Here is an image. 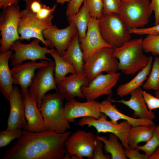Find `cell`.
<instances>
[{
	"label": "cell",
	"mask_w": 159,
	"mask_h": 159,
	"mask_svg": "<svg viewBox=\"0 0 159 159\" xmlns=\"http://www.w3.org/2000/svg\"><path fill=\"white\" fill-rule=\"evenodd\" d=\"M79 36L77 33L72 40L62 56L64 59L72 64L75 67L77 73L84 72L83 55L80 43Z\"/></svg>",
	"instance_id": "25"
},
{
	"label": "cell",
	"mask_w": 159,
	"mask_h": 159,
	"mask_svg": "<svg viewBox=\"0 0 159 159\" xmlns=\"http://www.w3.org/2000/svg\"><path fill=\"white\" fill-rule=\"evenodd\" d=\"M142 87L146 90L155 91L159 88V57L155 58L149 76Z\"/></svg>",
	"instance_id": "30"
},
{
	"label": "cell",
	"mask_w": 159,
	"mask_h": 159,
	"mask_svg": "<svg viewBox=\"0 0 159 159\" xmlns=\"http://www.w3.org/2000/svg\"><path fill=\"white\" fill-rule=\"evenodd\" d=\"M153 58L149 57L147 66L139 72L138 74L129 82L119 85L117 90V94L121 97L130 94L132 91L141 87L144 82L148 79L152 67Z\"/></svg>",
	"instance_id": "24"
},
{
	"label": "cell",
	"mask_w": 159,
	"mask_h": 159,
	"mask_svg": "<svg viewBox=\"0 0 159 159\" xmlns=\"http://www.w3.org/2000/svg\"><path fill=\"white\" fill-rule=\"evenodd\" d=\"M142 90L140 87L132 91L130 94V99L127 100H114L111 99L110 96L108 98L112 102L121 103L132 110L134 118L153 120L155 118V115L152 110L148 109L143 97Z\"/></svg>",
	"instance_id": "21"
},
{
	"label": "cell",
	"mask_w": 159,
	"mask_h": 159,
	"mask_svg": "<svg viewBox=\"0 0 159 159\" xmlns=\"http://www.w3.org/2000/svg\"><path fill=\"white\" fill-rule=\"evenodd\" d=\"M106 119L107 116L105 115L99 119L90 117H82L77 124L81 126L87 125L89 127H93L99 133L114 134L118 137L125 149H129L130 147L127 143V136L131 125L126 120L115 124Z\"/></svg>",
	"instance_id": "11"
},
{
	"label": "cell",
	"mask_w": 159,
	"mask_h": 159,
	"mask_svg": "<svg viewBox=\"0 0 159 159\" xmlns=\"http://www.w3.org/2000/svg\"><path fill=\"white\" fill-rule=\"evenodd\" d=\"M152 12L149 0H122L119 14L130 29L143 28Z\"/></svg>",
	"instance_id": "6"
},
{
	"label": "cell",
	"mask_w": 159,
	"mask_h": 159,
	"mask_svg": "<svg viewBox=\"0 0 159 159\" xmlns=\"http://www.w3.org/2000/svg\"><path fill=\"white\" fill-rule=\"evenodd\" d=\"M49 63L37 70L29 87V94L35 100L39 110L47 93L52 90H57L54 76L55 63L51 60Z\"/></svg>",
	"instance_id": "9"
},
{
	"label": "cell",
	"mask_w": 159,
	"mask_h": 159,
	"mask_svg": "<svg viewBox=\"0 0 159 159\" xmlns=\"http://www.w3.org/2000/svg\"><path fill=\"white\" fill-rule=\"evenodd\" d=\"M143 50L147 53L150 52L153 55H159V34H149L143 39Z\"/></svg>",
	"instance_id": "32"
},
{
	"label": "cell",
	"mask_w": 159,
	"mask_h": 159,
	"mask_svg": "<svg viewBox=\"0 0 159 159\" xmlns=\"http://www.w3.org/2000/svg\"><path fill=\"white\" fill-rule=\"evenodd\" d=\"M97 139L91 132L77 130L69 136L65 142L66 153L70 157L77 155L80 159H83V157L92 159Z\"/></svg>",
	"instance_id": "12"
},
{
	"label": "cell",
	"mask_w": 159,
	"mask_h": 159,
	"mask_svg": "<svg viewBox=\"0 0 159 159\" xmlns=\"http://www.w3.org/2000/svg\"><path fill=\"white\" fill-rule=\"evenodd\" d=\"M92 17L99 19L103 15L102 0H85Z\"/></svg>",
	"instance_id": "33"
},
{
	"label": "cell",
	"mask_w": 159,
	"mask_h": 159,
	"mask_svg": "<svg viewBox=\"0 0 159 159\" xmlns=\"http://www.w3.org/2000/svg\"><path fill=\"white\" fill-rule=\"evenodd\" d=\"M50 54L54 59L55 63L54 76L57 84L64 79L67 74L77 73L73 65L64 59L56 49H54Z\"/></svg>",
	"instance_id": "29"
},
{
	"label": "cell",
	"mask_w": 159,
	"mask_h": 159,
	"mask_svg": "<svg viewBox=\"0 0 159 159\" xmlns=\"http://www.w3.org/2000/svg\"><path fill=\"white\" fill-rule=\"evenodd\" d=\"M25 2L26 5L29 4L32 1L34 0H23ZM40 1H42L43 0H37Z\"/></svg>",
	"instance_id": "46"
},
{
	"label": "cell",
	"mask_w": 159,
	"mask_h": 159,
	"mask_svg": "<svg viewBox=\"0 0 159 159\" xmlns=\"http://www.w3.org/2000/svg\"><path fill=\"white\" fill-rule=\"evenodd\" d=\"M21 12L22 16L19 20L18 29L20 35V40L30 41L32 38L37 39L45 47H49V43L43 37V32L47 29L56 26L52 23L53 14L47 19H41L26 8Z\"/></svg>",
	"instance_id": "5"
},
{
	"label": "cell",
	"mask_w": 159,
	"mask_h": 159,
	"mask_svg": "<svg viewBox=\"0 0 159 159\" xmlns=\"http://www.w3.org/2000/svg\"><path fill=\"white\" fill-rule=\"evenodd\" d=\"M64 97L58 90L43 97L39 109L46 130L63 133L70 128L64 114Z\"/></svg>",
	"instance_id": "3"
},
{
	"label": "cell",
	"mask_w": 159,
	"mask_h": 159,
	"mask_svg": "<svg viewBox=\"0 0 159 159\" xmlns=\"http://www.w3.org/2000/svg\"><path fill=\"white\" fill-rule=\"evenodd\" d=\"M25 104V114L27 126L25 129L36 132L46 130L41 113L35 100L26 92L20 90Z\"/></svg>",
	"instance_id": "20"
},
{
	"label": "cell",
	"mask_w": 159,
	"mask_h": 159,
	"mask_svg": "<svg viewBox=\"0 0 159 159\" xmlns=\"http://www.w3.org/2000/svg\"><path fill=\"white\" fill-rule=\"evenodd\" d=\"M85 0H70L67 5L66 15L67 17L73 16L79 11Z\"/></svg>",
	"instance_id": "39"
},
{
	"label": "cell",
	"mask_w": 159,
	"mask_h": 159,
	"mask_svg": "<svg viewBox=\"0 0 159 159\" xmlns=\"http://www.w3.org/2000/svg\"><path fill=\"white\" fill-rule=\"evenodd\" d=\"M159 146V125H156L150 139L143 145H138L136 148L143 151L148 158Z\"/></svg>",
	"instance_id": "31"
},
{
	"label": "cell",
	"mask_w": 159,
	"mask_h": 159,
	"mask_svg": "<svg viewBox=\"0 0 159 159\" xmlns=\"http://www.w3.org/2000/svg\"><path fill=\"white\" fill-rule=\"evenodd\" d=\"M142 38L130 39L113 48V56L119 60V70L126 75H133L147 65L149 57L143 53Z\"/></svg>",
	"instance_id": "2"
},
{
	"label": "cell",
	"mask_w": 159,
	"mask_h": 159,
	"mask_svg": "<svg viewBox=\"0 0 159 159\" xmlns=\"http://www.w3.org/2000/svg\"><path fill=\"white\" fill-rule=\"evenodd\" d=\"M9 101L10 111L6 129L25 130L27 122L25 119L24 102L21 91L16 86L13 87Z\"/></svg>",
	"instance_id": "16"
},
{
	"label": "cell",
	"mask_w": 159,
	"mask_h": 159,
	"mask_svg": "<svg viewBox=\"0 0 159 159\" xmlns=\"http://www.w3.org/2000/svg\"><path fill=\"white\" fill-rule=\"evenodd\" d=\"M22 132L2 159H65V143L70 132L58 133L45 130L34 132L24 129Z\"/></svg>",
	"instance_id": "1"
},
{
	"label": "cell",
	"mask_w": 159,
	"mask_h": 159,
	"mask_svg": "<svg viewBox=\"0 0 159 159\" xmlns=\"http://www.w3.org/2000/svg\"><path fill=\"white\" fill-rule=\"evenodd\" d=\"M99 19L91 17L85 37L80 42L82 51L84 62L100 50L111 47L103 39L99 27Z\"/></svg>",
	"instance_id": "17"
},
{
	"label": "cell",
	"mask_w": 159,
	"mask_h": 159,
	"mask_svg": "<svg viewBox=\"0 0 159 159\" xmlns=\"http://www.w3.org/2000/svg\"><path fill=\"white\" fill-rule=\"evenodd\" d=\"M42 4L41 1L37 0L32 1L29 4L26 5V8L28 9L31 12L36 14L41 9Z\"/></svg>",
	"instance_id": "43"
},
{
	"label": "cell",
	"mask_w": 159,
	"mask_h": 159,
	"mask_svg": "<svg viewBox=\"0 0 159 159\" xmlns=\"http://www.w3.org/2000/svg\"><path fill=\"white\" fill-rule=\"evenodd\" d=\"M56 8V4L54 5L51 8L45 4H42L41 9L35 14L37 18L41 19H47L53 14Z\"/></svg>",
	"instance_id": "40"
},
{
	"label": "cell",
	"mask_w": 159,
	"mask_h": 159,
	"mask_svg": "<svg viewBox=\"0 0 159 159\" xmlns=\"http://www.w3.org/2000/svg\"><path fill=\"white\" fill-rule=\"evenodd\" d=\"M98 19L102 37L111 48L120 47L131 39L130 29L119 14H103Z\"/></svg>",
	"instance_id": "4"
},
{
	"label": "cell",
	"mask_w": 159,
	"mask_h": 159,
	"mask_svg": "<svg viewBox=\"0 0 159 159\" xmlns=\"http://www.w3.org/2000/svg\"><path fill=\"white\" fill-rule=\"evenodd\" d=\"M138 149L129 148L125 149V154L127 158L130 159H148V157L145 154L140 153Z\"/></svg>",
	"instance_id": "41"
},
{
	"label": "cell",
	"mask_w": 159,
	"mask_h": 159,
	"mask_svg": "<svg viewBox=\"0 0 159 159\" xmlns=\"http://www.w3.org/2000/svg\"><path fill=\"white\" fill-rule=\"evenodd\" d=\"M121 73H101L97 75L87 86H83L81 90L87 100H95L103 95H110L112 89L119 80Z\"/></svg>",
	"instance_id": "13"
},
{
	"label": "cell",
	"mask_w": 159,
	"mask_h": 159,
	"mask_svg": "<svg viewBox=\"0 0 159 159\" xmlns=\"http://www.w3.org/2000/svg\"><path fill=\"white\" fill-rule=\"evenodd\" d=\"M78 33L77 29L73 22L66 27L58 29L57 26L49 28L43 32V37L49 43L51 49L56 48L62 56L70 44L73 37Z\"/></svg>",
	"instance_id": "14"
},
{
	"label": "cell",
	"mask_w": 159,
	"mask_h": 159,
	"mask_svg": "<svg viewBox=\"0 0 159 159\" xmlns=\"http://www.w3.org/2000/svg\"><path fill=\"white\" fill-rule=\"evenodd\" d=\"M20 0H0V9H2L14 4H18Z\"/></svg>",
	"instance_id": "44"
},
{
	"label": "cell",
	"mask_w": 159,
	"mask_h": 159,
	"mask_svg": "<svg viewBox=\"0 0 159 159\" xmlns=\"http://www.w3.org/2000/svg\"><path fill=\"white\" fill-rule=\"evenodd\" d=\"M103 143L101 140L97 139L95 146L93 152V159H111L110 155L105 154L103 151Z\"/></svg>",
	"instance_id": "38"
},
{
	"label": "cell",
	"mask_w": 159,
	"mask_h": 159,
	"mask_svg": "<svg viewBox=\"0 0 159 159\" xmlns=\"http://www.w3.org/2000/svg\"><path fill=\"white\" fill-rule=\"evenodd\" d=\"M113 49L103 48L84 62L83 73L90 82L100 73H114L119 70V61L113 56Z\"/></svg>",
	"instance_id": "8"
},
{
	"label": "cell",
	"mask_w": 159,
	"mask_h": 159,
	"mask_svg": "<svg viewBox=\"0 0 159 159\" xmlns=\"http://www.w3.org/2000/svg\"><path fill=\"white\" fill-rule=\"evenodd\" d=\"M148 159H159V146L156 149L153 153L149 157Z\"/></svg>",
	"instance_id": "45"
},
{
	"label": "cell",
	"mask_w": 159,
	"mask_h": 159,
	"mask_svg": "<svg viewBox=\"0 0 159 159\" xmlns=\"http://www.w3.org/2000/svg\"><path fill=\"white\" fill-rule=\"evenodd\" d=\"M22 130H10L6 129L0 132V148L5 147L13 140L21 137Z\"/></svg>",
	"instance_id": "34"
},
{
	"label": "cell",
	"mask_w": 159,
	"mask_h": 159,
	"mask_svg": "<svg viewBox=\"0 0 159 159\" xmlns=\"http://www.w3.org/2000/svg\"><path fill=\"white\" fill-rule=\"evenodd\" d=\"M150 6L154 12L155 24H158L159 23V0H151Z\"/></svg>",
	"instance_id": "42"
},
{
	"label": "cell",
	"mask_w": 159,
	"mask_h": 159,
	"mask_svg": "<svg viewBox=\"0 0 159 159\" xmlns=\"http://www.w3.org/2000/svg\"><path fill=\"white\" fill-rule=\"evenodd\" d=\"M20 39L15 41L10 49L14 52L10 59L11 65L14 67L23 63L26 60L35 61L38 59L51 60L46 57L47 54H50L54 49H48L39 45L40 40L34 39L30 43L24 44Z\"/></svg>",
	"instance_id": "10"
},
{
	"label": "cell",
	"mask_w": 159,
	"mask_h": 159,
	"mask_svg": "<svg viewBox=\"0 0 159 159\" xmlns=\"http://www.w3.org/2000/svg\"><path fill=\"white\" fill-rule=\"evenodd\" d=\"M142 94L147 107L150 110L159 108V98L154 97L145 91Z\"/></svg>",
	"instance_id": "36"
},
{
	"label": "cell",
	"mask_w": 159,
	"mask_h": 159,
	"mask_svg": "<svg viewBox=\"0 0 159 159\" xmlns=\"http://www.w3.org/2000/svg\"><path fill=\"white\" fill-rule=\"evenodd\" d=\"M90 82L84 74L77 73L66 77L57 84V90L64 97L66 102L77 97L85 99V97L81 90L83 86H88Z\"/></svg>",
	"instance_id": "19"
},
{
	"label": "cell",
	"mask_w": 159,
	"mask_h": 159,
	"mask_svg": "<svg viewBox=\"0 0 159 159\" xmlns=\"http://www.w3.org/2000/svg\"><path fill=\"white\" fill-rule=\"evenodd\" d=\"M122 0H102L103 3V14L115 13L119 14Z\"/></svg>",
	"instance_id": "35"
},
{
	"label": "cell",
	"mask_w": 159,
	"mask_h": 159,
	"mask_svg": "<svg viewBox=\"0 0 159 159\" xmlns=\"http://www.w3.org/2000/svg\"><path fill=\"white\" fill-rule=\"evenodd\" d=\"M91 16L85 0L84 4L75 15L67 17L69 24L73 22L78 30L80 41L86 36L88 26Z\"/></svg>",
	"instance_id": "28"
},
{
	"label": "cell",
	"mask_w": 159,
	"mask_h": 159,
	"mask_svg": "<svg viewBox=\"0 0 159 159\" xmlns=\"http://www.w3.org/2000/svg\"><path fill=\"white\" fill-rule=\"evenodd\" d=\"M22 16L18 4L11 5L2 9L0 15V52L10 49L13 43L20 39L18 32V25Z\"/></svg>",
	"instance_id": "7"
},
{
	"label": "cell",
	"mask_w": 159,
	"mask_h": 159,
	"mask_svg": "<svg viewBox=\"0 0 159 159\" xmlns=\"http://www.w3.org/2000/svg\"><path fill=\"white\" fill-rule=\"evenodd\" d=\"M131 34L138 35L159 34V23L154 26L148 28H142L130 29Z\"/></svg>",
	"instance_id": "37"
},
{
	"label": "cell",
	"mask_w": 159,
	"mask_h": 159,
	"mask_svg": "<svg viewBox=\"0 0 159 159\" xmlns=\"http://www.w3.org/2000/svg\"><path fill=\"white\" fill-rule=\"evenodd\" d=\"M100 109L101 112L108 116L110 121L115 124H117L118 121L122 119L132 126L155 125L153 120L132 117L123 114L117 109L115 105L112 104L108 98L100 103Z\"/></svg>",
	"instance_id": "22"
},
{
	"label": "cell",
	"mask_w": 159,
	"mask_h": 159,
	"mask_svg": "<svg viewBox=\"0 0 159 159\" xmlns=\"http://www.w3.org/2000/svg\"><path fill=\"white\" fill-rule=\"evenodd\" d=\"M155 97L159 98V88L158 90L155 91Z\"/></svg>",
	"instance_id": "48"
},
{
	"label": "cell",
	"mask_w": 159,
	"mask_h": 159,
	"mask_svg": "<svg viewBox=\"0 0 159 159\" xmlns=\"http://www.w3.org/2000/svg\"><path fill=\"white\" fill-rule=\"evenodd\" d=\"M70 159H80V157L77 155H73L71 156Z\"/></svg>",
	"instance_id": "47"
},
{
	"label": "cell",
	"mask_w": 159,
	"mask_h": 159,
	"mask_svg": "<svg viewBox=\"0 0 159 159\" xmlns=\"http://www.w3.org/2000/svg\"><path fill=\"white\" fill-rule=\"evenodd\" d=\"M156 125L131 126L127 136L129 147L135 149L139 143L147 142L151 138Z\"/></svg>",
	"instance_id": "26"
},
{
	"label": "cell",
	"mask_w": 159,
	"mask_h": 159,
	"mask_svg": "<svg viewBox=\"0 0 159 159\" xmlns=\"http://www.w3.org/2000/svg\"><path fill=\"white\" fill-rule=\"evenodd\" d=\"M49 61L41 60L39 62L31 61L16 65L11 69L13 84L19 85L21 90L29 92L30 86L35 74V72L42 67L47 66Z\"/></svg>",
	"instance_id": "18"
},
{
	"label": "cell",
	"mask_w": 159,
	"mask_h": 159,
	"mask_svg": "<svg viewBox=\"0 0 159 159\" xmlns=\"http://www.w3.org/2000/svg\"><path fill=\"white\" fill-rule=\"evenodd\" d=\"M96 138L103 143L105 151L110 154L111 159H127L125 154V148L116 135L110 133L108 138L106 136H97Z\"/></svg>",
	"instance_id": "27"
},
{
	"label": "cell",
	"mask_w": 159,
	"mask_h": 159,
	"mask_svg": "<svg viewBox=\"0 0 159 159\" xmlns=\"http://www.w3.org/2000/svg\"><path fill=\"white\" fill-rule=\"evenodd\" d=\"M9 49L0 53V88L5 97L9 100L13 88L12 77L9 62L13 54Z\"/></svg>",
	"instance_id": "23"
},
{
	"label": "cell",
	"mask_w": 159,
	"mask_h": 159,
	"mask_svg": "<svg viewBox=\"0 0 159 159\" xmlns=\"http://www.w3.org/2000/svg\"><path fill=\"white\" fill-rule=\"evenodd\" d=\"M87 100L84 102L75 99L66 102L64 106V114L70 123L74 122L75 119L79 117H90L99 119L105 115L100 112V103L95 100Z\"/></svg>",
	"instance_id": "15"
}]
</instances>
